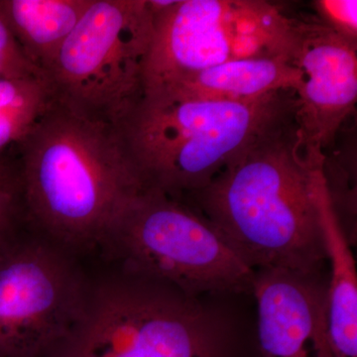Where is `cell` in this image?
Returning <instances> with one entry per match:
<instances>
[{"label":"cell","instance_id":"obj_6","mask_svg":"<svg viewBox=\"0 0 357 357\" xmlns=\"http://www.w3.org/2000/svg\"><path fill=\"white\" fill-rule=\"evenodd\" d=\"M153 34L144 93L185 76L248 58L295 63L302 20L263 0H148Z\"/></svg>","mask_w":357,"mask_h":357},{"label":"cell","instance_id":"obj_3","mask_svg":"<svg viewBox=\"0 0 357 357\" xmlns=\"http://www.w3.org/2000/svg\"><path fill=\"white\" fill-rule=\"evenodd\" d=\"M296 121L294 91L243 102L143 96L117 129L143 187L184 199Z\"/></svg>","mask_w":357,"mask_h":357},{"label":"cell","instance_id":"obj_12","mask_svg":"<svg viewBox=\"0 0 357 357\" xmlns=\"http://www.w3.org/2000/svg\"><path fill=\"white\" fill-rule=\"evenodd\" d=\"M319 215L331 263L326 324L333 357H357V273L351 243L331 197L326 172L318 188Z\"/></svg>","mask_w":357,"mask_h":357},{"label":"cell","instance_id":"obj_4","mask_svg":"<svg viewBox=\"0 0 357 357\" xmlns=\"http://www.w3.org/2000/svg\"><path fill=\"white\" fill-rule=\"evenodd\" d=\"M217 311L177 289L119 271L89 282L81 314L47 357H232Z\"/></svg>","mask_w":357,"mask_h":357},{"label":"cell","instance_id":"obj_14","mask_svg":"<svg viewBox=\"0 0 357 357\" xmlns=\"http://www.w3.org/2000/svg\"><path fill=\"white\" fill-rule=\"evenodd\" d=\"M51 103L43 76L0 77V161L20 146Z\"/></svg>","mask_w":357,"mask_h":357},{"label":"cell","instance_id":"obj_11","mask_svg":"<svg viewBox=\"0 0 357 357\" xmlns=\"http://www.w3.org/2000/svg\"><path fill=\"white\" fill-rule=\"evenodd\" d=\"M302 82V70L292 61L284 58H248L199 70L143 96L171 100L243 102L281 91L295 93Z\"/></svg>","mask_w":357,"mask_h":357},{"label":"cell","instance_id":"obj_10","mask_svg":"<svg viewBox=\"0 0 357 357\" xmlns=\"http://www.w3.org/2000/svg\"><path fill=\"white\" fill-rule=\"evenodd\" d=\"M251 292L257 302L259 357H333L319 275L259 270Z\"/></svg>","mask_w":357,"mask_h":357},{"label":"cell","instance_id":"obj_18","mask_svg":"<svg viewBox=\"0 0 357 357\" xmlns=\"http://www.w3.org/2000/svg\"><path fill=\"white\" fill-rule=\"evenodd\" d=\"M13 192H18L15 165L4 159L0 161V196Z\"/></svg>","mask_w":357,"mask_h":357},{"label":"cell","instance_id":"obj_9","mask_svg":"<svg viewBox=\"0 0 357 357\" xmlns=\"http://www.w3.org/2000/svg\"><path fill=\"white\" fill-rule=\"evenodd\" d=\"M295 64L303 72L295 91L303 151L307 159H325L324 150L356 109L357 44L319 20H302Z\"/></svg>","mask_w":357,"mask_h":357},{"label":"cell","instance_id":"obj_7","mask_svg":"<svg viewBox=\"0 0 357 357\" xmlns=\"http://www.w3.org/2000/svg\"><path fill=\"white\" fill-rule=\"evenodd\" d=\"M152 34L148 0H93L44 70L53 102L117 128L144 93Z\"/></svg>","mask_w":357,"mask_h":357},{"label":"cell","instance_id":"obj_16","mask_svg":"<svg viewBox=\"0 0 357 357\" xmlns=\"http://www.w3.org/2000/svg\"><path fill=\"white\" fill-rule=\"evenodd\" d=\"M43 76L25 57L0 9V77Z\"/></svg>","mask_w":357,"mask_h":357},{"label":"cell","instance_id":"obj_1","mask_svg":"<svg viewBox=\"0 0 357 357\" xmlns=\"http://www.w3.org/2000/svg\"><path fill=\"white\" fill-rule=\"evenodd\" d=\"M325 165L305 156L296 121L188 197L255 271L319 275L328 260L318 199Z\"/></svg>","mask_w":357,"mask_h":357},{"label":"cell","instance_id":"obj_17","mask_svg":"<svg viewBox=\"0 0 357 357\" xmlns=\"http://www.w3.org/2000/svg\"><path fill=\"white\" fill-rule=\"evenodd\" d=\"M20 217L18 192L0 196V244L15 231V225Z\"/></svg>","mask_w":357,"mask_h":357},{"label":"cell","instance_id":"obj_13","mask_svg":"<svg viewBox=\"0 0 357 357\" xmlns=\"http://www.w3.org/2000/svg\"><path fill=\"white\" fill-rule=\"evenodd\" d=\"M93 0H0L21 50L43 74Z\"/></svg>","mask_w":357,"mask_h":357},{"label":"cell","instance_id":"obj_5","mask_svg":"<svg viewBox=\"0 0 357 357\" xmlns=\"http://www.w3.org/2000/svg\"><path fill=\"white\" fill-rule=\"evenodd\" d=\"M100 248L124 273L166 284L192 298L252 291L255 271L217 227L182 199L143 189Z\"/></svg>","mask_w":357,"mask_h":357},{"label":"cell","instance_id":"obj_15","mask_svg":"<svg viewBox=\"0 0 357 357\" xmlns=\"http://www.w3.org/2000/svg\"><path fill=\"white\" fill-rule=\"evenodd\" d=\"M314 6L323 24L357 44L356 0H317Z\"/></svg>","mask_w":357,"mask_h":357},{"label":"cell","instance_id":"obj_8","mask_svg":"<svg viewBox=\"0 0 357 357\" xmlns=\"http://www.w3.org/2000/svg\"><path fill=\"white\" fill-rule=\"evenodd\" d=\"M89 279L74 255L45 237L0 244V357H47L70 332Z\"/></svg>","mask_w":357,"mask_h":357},{"label":"cell","instance_id":"obj_2","mask_svg":"<svg viewBox=\"0 0 357 357\" xmlns=\"http://www.w3.org/2000/svg\"><path fill=\"white\" fill-rule=\"evenodd\" d=\"M20 217L68 252L100 248L145 189L119 129L52 103L20 146Z\"/></svg>","mask_w":357,"mask_h":357}]
</instances>
